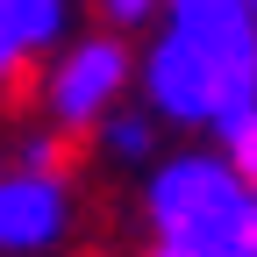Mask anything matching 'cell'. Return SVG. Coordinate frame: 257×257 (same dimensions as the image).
Segmentation results:
<instances>
[{
    "mask_svg": "<svg viewBox=\"0 0 257 257\" xmlns=\"http://www.w3.org/2000/svg\"><path fill=\"white\" fill-rule=\"evenodd\" d=\"M165 36L143 57V93L165 121L236 128L257 107V15L250 0H193L165 8Z\"/></svg>",
    "mask_w": 257,
    "mask_h": 257,
    "instance_id": "obj_1",
    "label": "cell"
},
{
    "mask_svg": "<svg viewBox=\"0 0 257 257\" xmlns=\"http://www.w3.org/2000/svg\"><path fill=\"white\" fill-rule=\"evenodd\" d=\"M150 236L186 257H257V186L229 150H186L150 172Z\"/></svg>",
    "mask_w": 257,
    "mask_h": 257,
    "instance_id": "obj_2",
    "label": "cell"
},
{
    "mask_svg": "<svg viewBox=\"0 0 257 257\" xmlns=\"http://www.w3.org/2000/svg\"><path fill=\"white\" fill-rule=\"evenodd\" d=\"M121 86H128V43L121 29H100L43 72V107L57 128H100L121 100Z\"/></svg>",
    "mask_w": 257,
    "mask_h": 257,
    "instance_id": "obj_3",
    "label": "cell"
},
{
    "mask_svg": "<svg viewBox=\"0 0 257 257\" xmlns=\"http://www.w3.org/2000/svg\"><path fill=\"white\" fill-rule=\"evenodd\" d=\"M72 229V186L64 165H22L0 172V250L8 257H36Z\"/></svg>",
    "mask_w": 257,
    "mask_h": 257,
    "instance_id": "obj_4",
    "label": "cell"
},
{
    "mask_svg": "<svg viewBox=\"0 0 257 257\" xmlns=\"http://www.w3.org/2000/svg\"><path fill=\"white\" fill-rule=\"evenodd\" d=\"M64 36V0H0V93Z\"/></svg>",
    "mask_w": 257,
    "mask_h": 257,
    "instance_id": "obj_5",
    "label": "cell"
},
{
    "mask_svg": "<svg viewBox=\"0 0 257 257\" xmlns=\"http://www.w3.org/2000/svg\"><path fill=\"white\" fill-rule=\"evenodd\" d=\"M100 143H107L114 157H150V150H157V136H150L143 114H107V121H100Z\"/></svg>",
    "mask_w": 257,
    "mask_h": 257,
    "instance_id": "obj_6",
    "label": "cell"
},
{
    "mask_svg": "<svg viewBox=\"0 0 257 257\" xmlns=\"http://www.w3.org/2000/svg\"><path fill=\"white\" fill-rule=\"evenodd\" d=\"M221 150H229V157H236V172L257 186V107H250L236 128H221Z\"/></svg>",
    "mask_w": 257,
    "mask_h": 257,
    "instance_id": "obj_7",
    "label": "cell"
},
{
    "mask_svg": "<svg viewBox=\"0 0 257 257\" xmlns=\"http://www.w3.org/2000/svg\"><path fill=\"white\" fill-rule=\"evenodd\" d=\"M93 8H100V22H107V29H121V36H128V29H150L165 0H93Z\"/></svg>",
    "mask_w": 257,
    "mask_h": 257,
    "instance_id": "obj_8",
    "label": "cell"
},
{
    "mask_svg": "<svg viewBox=\"0 0 257 257\" xmlns=\"http://www.w3.org/2000/svg\"><path fill=\"white\" fill-rule=\"evenodd\" d=\"M150 257H186V250H165V243H157V250H150Z\"/></svg>",
    "mask_w": 257,
    "mask_h": 257,
    "instance_id": "obj_9",
    "label": "cell"
},
{
    "mask_svg": "<svg viewBox=\"0 0 257 257\" xmlns=\"http://www.w3.org/2000/svg\"><path fill=\"white\" fill-rule=\"evenodd\" d=\"M165 8H193V0H165Z\"/></svg>",
    "mask_w": 257,
    "mask_h": 257,
    "instance_id": "obj_10",
    "label": "cell"
},
{
    "mask_svg": "<svg viewBox=\"0 0 257 257\" xmlns=\"http://www.w3.org/2000/svg\"><path fill=\"white\" fill-rule=\"evenodd\" d=\"M250 15H257V0H250Z\"/></svg>",
    "mask_w": 257,
    "mask_h": 257,
    "instance_id": "obj_11",
    "label": "cell"
}]
</instances>
